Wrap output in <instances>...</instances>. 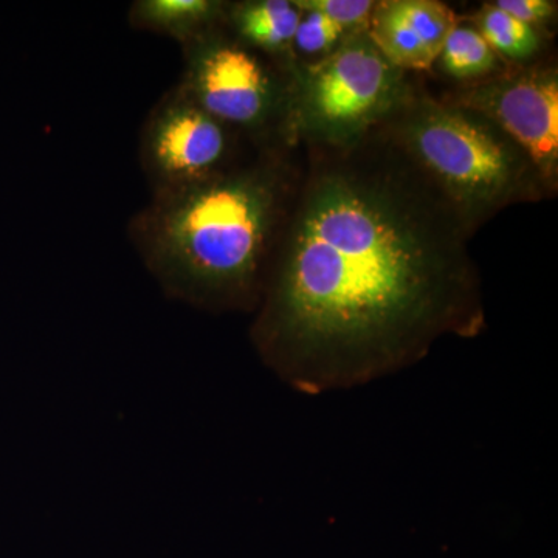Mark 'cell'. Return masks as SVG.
<instances>
[{"instance_id":"obj_14","label":"cell","mask_w":558,"mask_h":558,"mask_svg":"<svg viewBox=\"0 0 558 558\" xmlns=\"http://www.w3.org/2000/svg\"><path fill=\"white\" fill-rule=\"evenodd\" d=\"M301 7L317 10L347 33L368 31L377 0H295Z\"/></svg>"},{"instance_id":"obj_10","label":"cell","mask_w":558,"mask_h":558,"mask_svg":"<svg viewBox=\"0 0 558 558\" xmlns=\"http://www.w3.org/2000/svg\"><path fill=\"white\" fill-rule=\"evenodd\" d=\"M229 2L219 0H142L132 7L140 27L163 33L182 44L199 38L227 20Z\"/></svg>"},{"instance_id":"obj_11","label":"cell","mask_w":558,"mask_h":558,"mask_svg":"<svg viewBox=\"0 0 558 558\" xmlns=\"http://www.w3.org/2000/svg\"><path fill=\"white\" fill-rule=\"evenodd\" d=\"M465 21L481 33L490 49L508 68H521L538 61L548 39L543 33L509 16L492 2L483 3Z\"/></svg>"},{"instance_id":"obj_6","label":"cell","mask_w":558,"mask_h":558,"mask_svg":"<svg viewBox=\"0 0 558 558\" xmlns=\"http://www.w3.org/2000/svg\"><path fill=\"white\" fill-rule=\"evenodd\" d=\"M483 113L534 161L549 199L558 193V68L538 60L439 94Z\"/></svg>"},{"instance_id":"obj_4","label":"cell","mask_w":558,"mask_h":558,"mask_svg":"<svg viewBox=\"0 0 558 558\" xmlns=\"http://www.w3.org/2000/svg\"><path fill=\"white\" fill-rule=\"evenodd\" d=\"M185 47L180 90L186 97L253 145L299 143L292 135L295 68L242 43L227 20Z\"/></svg>"},{"instance_id":"obj_2","label":"cell","mask_w":558,"mask_h":558,"mask_svg":"<svg viewBox=\"0 0 558 558\" xmlns=\"http://www.w3.org/2000/svg\"><path fill=\"white\" fill-rule=\"evenodd\" d=\"M299 143L256 145L196 185L165 193L145 223L168 288L213 311H255L299 189Z\"/></svg>"},{"instance_id":"obj_12","label":"cell","mask_w":558,"mask_h":558,"mask_svg":"<svg viewBox=\"0 0 558 558\" xmlns=\"http://www.w3.org/2000/svg\"><path fill=\"white\" fill-rule=\"evenodd\" d=\"M435 69L447 78L458 81V86H465L490 78L508 65L499 60L481 33L461 17L447 36Z\"/></svg>"},{"instance_id":"obj_13","label":"cell","mask_w":558,"mask_h":558,"mask_svg":"<svg viewBox=\"0 0 558 558\" xmlns=\"http://www.w3.org/2000/svg\"><path fill=\"white\" fill-rule=\"evenodd\" d=\"M295 5L301 10V16L293 36L290 57H292L293 68L301 70L326 60L329 54L339 49L340 44L351 33L344 32L339 24L317 10L301 7L296 2Z\"/></svg>"},{"instance_id":"obj_5","label":"cell","mask_w":558,"mask_h":558,"mask_svg":"<svg viewBox=\"0 0 558 558\" xmlns=\"http://www.w3.org/2000/svg\"><path fill=\"white\" fill-rule=\"evenodd\" d=\"M413 76L391 64L368 32L351 33L312 68L295 70L292 135L300 145L341 148L377 130Z\"/></svg>"},{"instance_id":"obj_15","label":"cell","mask_w":558,"mask_h":558,"mask_svg":"<svg viewBox=\"0 0 558 558\" xmlns=\"http://www.w3.org/2000/svg\"><path fill=\"white\" fill-rule=\"evenodd\" d=\"M497 9L505 11L532 28L550 36V28L557 21L558 3L553 0H495Z\"/></svg>"},{"instance_id":"obj_7","label":"cell","mask_w":558,"mask_h":558,"mask_svg":"<svg viewBox=\"0 0 558 558\" xmlns=\"http://www.w3.org/2000/svg\"><path fill=\"white\" fill-rule=\"evenodd\" d=\"M242 140L179 90L150 120L145 157L163 193H171L230 167L240 157Z\"/></svg>"},{"instance_id":"obj_9","label":"cell","mask_w":558,"mask_h":558,"mask_svg":"<svg viewBox=\"0 0 558 558\" xmlns=\"http://www.w3.org/2000/svg\"><path fill=\"white\" fill-rule=\"evenodd\" d=\"M300 16L293 0H244L227 7V27L252 49L293 68L290 49Z\"/></svg>"},{"instance_id":"obj_8","label":"cell","mask_w":558,"mask_h":558,"mask_svg":"<svg viewBox=\"0 0 558 558\" xmlns=\"http://www.w3.org/2000/svg\"><path fill=\"white\" fill-rule=\"evenodd\" d=\"M461 16L439 0H379L368 25L371 40L403 72H432Z\"/></svg>"},{"instance_id":"obj_3","label":"cell","mask_w":558,"mask_h":558,"mask_svg":"<svg viewBox=\"0 0 558 558\" xmlns=\"http://www.w3.org/2000/svg\"><path fill=\"white\" fill-rule=\"evenodd\" d=\"M453 202L478 233L502 209L549 199L534 161L498 124L411 81L380 124Z\"/></svg>"},{"instance_id":"obj_1","label":"cell","mask_w":558,"mask_h":558,"mask_svg":"<svg viewBox=\"0 0 558 558\" xmlns=\"http://www.w3.org/2000/svg\"><path fill=\"white\" fill-rule=\"evenodd\" d=\"M300 146L252 325L267 368L322 396L411 368L440 340L481 336L475 234L438 183L381 128L341 148Z\"/></svg>"}]
</instances>
